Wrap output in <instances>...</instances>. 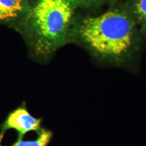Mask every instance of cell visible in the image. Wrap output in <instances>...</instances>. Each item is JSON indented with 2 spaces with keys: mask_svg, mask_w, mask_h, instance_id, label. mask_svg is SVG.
Here are the masks:
<instances>
[{
  "mask_svg": "<svg viewBox=\"0 0 146 146\" xmlns=\"http://www.w3.org/2000/svg\"><path fill=\"white\" fill-rule=\"evenodd\" d=\"M70 43L83 48L98 67L137 72L145 50L146 34L125 0H115L96 10H78Z\"/></svg>",
  "mask_w": 146,
  "mask_h": 146,
  "instance_id": "6da1fadb",
  "label": "cell"
},
{
  "mask_svg": "<svg viewBox=\"0 0 146 146\" xmlns=\"http://www.w3.org/2000/svg\"><path fill=\"white\" fill-rule=\"evenodd\" d=\"M78 10L74 0H33L19 33L29 57L47 64L58 50L70 43Z\"/></svg>",
  "mask_w": 146,
  "mask_h": 146,
  "instance_id": "7a4b0ae2",
  "label": "cell"
},
{
  "mask_svg": "<svg viewBox=\"0 0 146 146\" xmlns=\"http://www.w3.org/2000/svg\"><path fill=\"white\" fill-rule=\"evenodd\" d=\"M42 118H36L29 112L25 102L9 113L0 127V137L3 138L7 131L13 129L18 133L17 139H22L27 133L35 131L38 133L41 129Z\"/></svg>",
  "mask_w": 146,
  "mask_h": 146,
  "instance_id": "3957f363",
  "label": "cell"
},
{
  "mask_svg": "<svg viewBox=\"0 0 146 146\" xmlns=\"http://www.w3.org/2000/svg\"><path fill=\"white\" fill-rule=\"evenodd\" d=\"M33 0H0V26L19 33L28 16Z\"/></svg>",
  "mask_w": 146,
  "mask_h": 146,
  "instance_id": "277c9868",
  "label": "cell"
},
{
  "mask_svg": "<svg viewBox=\"0 0 146 146\" xmlns=\"http://www.w3.org/2000/svg\"><path fill=\"white\" fill-rule=\"evenodd\" d=\"M126 5L146 34V0H125Z\"/></svg>",
  "mask_w": 146,
  "mask_h": 146,
  "instance_id": "5b68a950",
  "label": "cell"
},
{
  "mask_svg": "<svg viewBox=\"0 0 146 146\" xmlns=\"http://www.w3.org/2000/svg\"><path fill=\"white\" fill-rule=\"evenodd\" d=\"M37 133L36 137L31 140L17 139L10 146H47L52 141L53 132L50 129L42 127Z\"/></svg>",
  "mask_w": 146,
  "mask_h": 146,
  "instance_id": "8992f818",
  "label": "cell"
},
{
  "mask_svg": "<svg viewBox=\"0 0 146 146\" xmlns=\"http://www.w3.org/2000/svg\"><path fill=\"white\" fill-rule=\"evenodd\" d=\"M115 0H74L80 10H92L100 8Z\"/></svg>",
  "mask_w": 146,
  "mask_h": 146,
  "instance_id": "52a82bcc",
  "label": "cell"
},
{
  "mask_svg": "<svg viewBox=\"0 0 146 146\" xmlns=\"http://www.w3.org/2000/svg\"><path fill=\"white\" fill-rule=\"evenodd\" d=\"M1 140H2V138H1V137H0V146H1Z\"/></svg>",
  "mask_w": 146,
  "mask_h": 146,
  "instance_id": "ba28073f",
  "label": "cell"
}]
</instances>
